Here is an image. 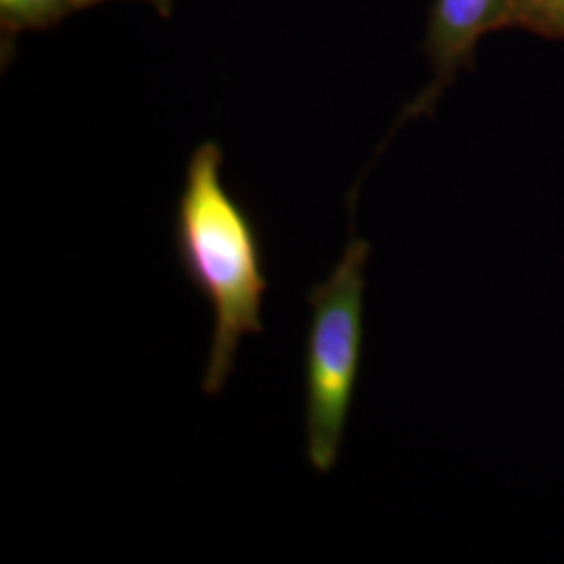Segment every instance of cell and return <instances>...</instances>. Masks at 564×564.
Wrapping results in <instances>:
<instances>
[{
	"mask_svg": "<svg viewBox=\"0 0 564 564\" xmlns=\"http://www.w3.org/2000/svg\"><path fill=\"white\" fill-rule=\"evenodd\" d=\"M368 258L370 242L356 237L354 216H349V239L341 260L305 297L312 312L303 343L305 456L321 475H328L339 463L362 372Z\"/></svg>",
	"mask_w": 564,
	"mask_h": 564,
	"instance_id": "obj_2",
	"label": "cell"
},
{
	"mask_svg": "<svg viewBox=\"0 0 564 564\" xmlns=\"http://www.w3.org/2000/svg\"><path fill=\"white\" fill-rule=\"evenodd\" d=\"M561 41L564 39V0H517L508 30Z\"/></svg>",
	"mask_w": 564,
	"mask_h": 564,
	"instance_id": "obj_5",
	"label": "cell"
},
{
	"mask_svg": "<svg viewBox=\"0 0 564 564\" xmlns=\"http://www.w3.org/2000/svg\"><path fill=\"white\" fill-rule=\"evenodd\" d=\"M105 2V0H102ZM142 2H151L155 7V11L162 15V18H170L172 15V9H174V0H142Z\"/></svg>",
	"mask_w": 564,
	"mask_h": 564,
	"instance_id": "obj_6",
	"label": "cell"
},
{
	"mask_svg": "<svg viewBox=\"0 0 564 564\" xmlns=\"http://www.w3.org/2000/svg\"><path fill=\"white\" fill-rule=\"evenodd\" d=\"M223 147L205 141L184 170L174 214V253L182 276L214 312L203 370L205 395L223 393L245 337L263 335L270 289L262 228L223 182Z\"/></svg>",
	"mask_w": 564,
	"mask_h": 564,
	"instance_id": "obj_1",
	"label": "cell"
},
{
	"mask_svg": "<svg viewBox=\"0 0 564 564\" xmlns=\"http://www.w3.org/2000/svg\"><path fill=\"white\" fill-rule=\"evenodd\" d=\"M514 4L517 0H433L424 36L433 80L414 101L405 105L391 134L405 121L435 111L456 76L475 65V53L481 39L496 30H508ZM387 141L379 151H383Z\"/></svg>",
	"mask_w": 564,
	"mask_h": 564,
	"instance_id": "obj_3",
	"label": "cell"
},
{
	"mask_svg": "<svg viewBox=\"0 0 564 564\" xmlns=\"http://www.w3.org/2000/svg\"><path fill=\"white\" fill-rule=\"evenodd\" d=\"M99 2L102 0H0L2 65H7L21 34L53 28L72 13Z\"/></svg>",
	"mask_w": 564,
	"mask_h": 564,
	"instance_id": "obj_4",
	"label": "cell"
}]
</instances>
